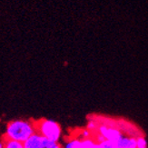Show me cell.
Instances as JSON below:
<instances>
[{
	"label": "cell",
	"mask_w": 148,
	"mask_h": 148,
	"mask_svg": "<svg viewBox=\"0 0 148 148\" xmlns=\"http://www.w3.org/2000/svg\"><path fill=\"white\" fill-rule=\"evenodd\" d=\"M23 144L24 148H62L59 143L50 141L37 133L34 134Z\"/></svg>",
	"instance_id": "3"
},
{
	"label": "cell",
	"mask_w": 148,
	"mask_h": 148,
	"mask_svg": "<svg viewBox=\"0 0 148 148\" xmlns=\"http://www.w3.org/2000/svg\"><path fill=\"white\" fill-rule=\"evenodd\" d=\"M0 148H5L4 141H0Z\"/></svg>",
	"instance_id": "11"
},
{
	"label": "cell",
	"mask_w": 148,
	"mask_h": 148,
	"mask_svg": "<svg viewBox=\"0 0 148 148\" xmlns=\"http://www.w3.org/2000/svg\"><path fill=\"white\" fill-rule=\"evenodd\" d=\"M36 133L35 121L16 119L10 121L6 125L4 139H9L25 143L29 137Z\"/></svg>",
	"instance_id": "1"
},
{
	"label": "cell",
	"mask_w": 148,
	"mask_h": 148,
	"mask_svg": "<svg viewBox=\"0 0 148 148\" xmlns=\"http://www.w3.org/2000/svg\"><path fill=\"white\" fill-rule=\"evenodd\" d=\"M3 141H4L5 148H24V144L17 142V141L9 140V139H4Z\"/></svg>",
	"instance_id": "7"
},
{
	"label": "cell",
	"mask_w": 148,
	"mask_h": 148,
	"mask_svg": "<svg viewBox=\"0 0 148 148\" xmlns=\"http://www.w3.org/2000/svg\"><path fill=\"white\" fill-rule=\"evenodd\" d=\"M95 132H97L100 136L106 141L117 144L124 137V134L120 129L115 126H109L106 125H99Z\"/></svg>",
	"instance_id": "4"
},
{
	"label": "cell",
	"mask_w": 148,
	"mask_h": 148,
	"mask_svg": "<svg viewBox=\"0 0 148 148\" xmlns=\"http://www.w3.org/2000/svg\"><path fill=\"white\" fill-rule=\"evenodd\" d=\"M80 140H81V138H78V137L70 138L64 144L62 148H77L80 143Z\"/></svg>",
	"instance_id": "8"
},
{
	"label": "cell",
	"mask_w": 148,
	"mask_h": 148,
	"mask_svg": "<svg viewBox=\"0 0 148 148\" xmlns=\"http://www.w3.org/2000/svg\"><path fill=\"white\" fill-rule=\"evenodd\" d=\"M96 145V142L95 141V139L91 136L88 138H85V139H81L80 143L78 145V147L77 148H95Z\"/></svg>",
	"instance_id": "6"
},
{
	"label": "cell",
	"mask_w": 148,
	"mask_h": 148,
	"mask_svg": "<svg viewBox=\"0 0 148 148\" xmlns=\"http://www.w3.org/2000/svg\"><path fill=\"white\" fill-rule=\"evenodd\" d=\"M136 148H147L146 139L143 136L136 137Z\"/></svg>",
	"instance_id": "10"
},
{
	"label": "cell",
	"mask_w": 148,
	"mask_h": 148,
	"mask_svg": "<svg viewBox=\"0 0 148 148\" xmlns=\"http://www.w3.org/2000/svg\"><path fill=\"white\" fill-rule=\"evenodd\" d=\"M119 148H136V137L124 136L117 143Z\"/></svg>",
	"instance_id": "5"
},
{
	"label": "cell",
	"mask_w": 148,
	"mask_h": 148,
	"mask_svg": "<svg viewBox=\"0 0 148 148\" xmlns=\"http://www.w3.org/2000/svg\"><path fill=\"white\" fill-rule=\"evenodd\" d=\"M95 148H119L117 144L110 142V141L104 140L100 143H96Z\"/></svg>",
	"instance_id": "9"
},
{
	"label": "cell",
	"mask_w": 148,
	"mask_h": 148,
	"mask_svg": "<svg viewBox=\"0 0 148 148\" xmlns=\"http://www.w3.org/2000/svg\"><path fill=\"white\" fill-rule=\"evenodd\" d=\"M36 133L53 142L59 143L62 136V128L58 123L51 119L42 118L35 121Z\"/></svg>",
	"instance_id": "2"
}]
</instances>
